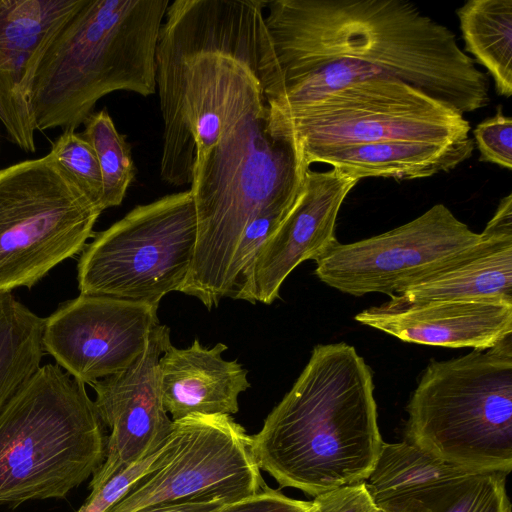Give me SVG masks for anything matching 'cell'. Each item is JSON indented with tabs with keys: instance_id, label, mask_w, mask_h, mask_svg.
Wrapping results in <instances>:
<instances>
[{
	"instance_id": "6da1fadb",
	"label": "cell",
	"mask_w": 512,
	"mask_h": 512,
	"mask_svg": "<svg viewBox=\"0 0 512 512\" xmlns=\"http://www.w3.org/2000/svg\"><path fill=\"white\" fill-rule=\"evenodd\" d=\"M264 23L277 82L350 58L376 66L460 113L487 106L489 78L451 29L404 0H272Z\"/></svg>"
},
{
	"instance_id": "7a4b0ae2",
	"label": "cell",
	"mask_w": 512,
	"mask_h": 512,
	"mask_svg": "<svg viewBox=\"0 0 512 512\" xmlns=\"http://www.w3.org/2000/svg\"><path fill=\"white\" fill-rule=\"evenodd\" d=\"M264 0H175L156 50L163 119L160 177L190 184L193 164L258 82L272 58Z\"/></svg>"
},
{
	"instance_id": "3957f363",
	"label": "cell",
	"mask_w": 512,
	"mask_h": 512,
	"mask_svg": "<svg viewBox=\"0 0 512 512\" xmlns=\"http://www.w3.org/2000/svg\"><path fill=\"white\" fill-rule=\"evenodd\" d=\"M251 439L258 467L281 487L316 497L365 482L383 443L369 365L347 343L316 345Z\"/></svg>"
},
{
	"instance_id": "277c9868",
	"label": "cell",
	"mask_w": 512,
	"mask_h": 512,
	"mask_svg": "<svg viewBox=\"0 0 512 512\" xmlns=\"http://www.w3.org/2000/svg\"><path fill=\"white\" fill-rule=\"evenodd\" d=\"M169 0H83L42 54L30 89L36 130H76L114 91L156 92Z\"/></svg>"
},
{
	"instance_id": "5b68a950",
	"label": "cell",
	"mask_w": 512,
	"mask_h": 512,
	"mask_svg": "<svg viewBox=\"0 0 512 512\" xmlns=\"http://www.w3.org/2000/svg\"><path fill=\"white\" fill-rule=\"evenodd\" d=\"M105 427L85 384L41 365L0 413V505L66 497L103 464Z\"/></svg>"
},
{
	"instance_id": "8992f818",
	"label": "cell",
	"mask_w": 512,
	"mask_h": 512,
	"mask_svg": "<svg viewBox=\"0 0 512 512\" xmlns=\"http://www.w3.org/2000/svg\"><path fill=\"white\" fill-rule=\"evenodd\" d=\"M406 441L478 471L512 469V335L486 349L432 360L408 406Z\"/></svg>"
},
{
	"instance_id": "52a82bcc",
	"label": "cell",
	"mask_w": 512,
	"mask_h": 512,
	"mask_svg": "<svg viewBox=\"0 0 512 512\" xmlns=\"http://www.w3.org/2000/svg\"><path fill=\"white\" fill-rule=\"evenodd\" d=\"M101 213L51 151L0 169V295L82 252Z\"/></svg>"
},
{
	"instance_id": "ba28073f",
	"label": "cell",
	"mask_w": 512,
	"mask_h": 512,
	"mask_svg": "<svg viewBox=\"0 0 512 512\" xmlns=\"http://www.w3.org/2000/svg\"><path fill=\"white\" fill-rule=\"evenodd\" d=\"M271 114L301 155L382 141L455 142L471 131L462 113L389 74L352 83L305 106H271Z\"/></svg>"
},
{
	"instance_id": "9c48e42d",
	"label": "cell",
	"mask_w": 512,
	"mask_h": 512,
	"mask_svg": "<svg viewBox=\"0 0 512 512\" xmlns=\"http://www.w3.org/2000/svg\"><path fill=\"white\" fill-rule=\"evenodd\" d=\"M197 239L190 190L138 205L95 234L77 265L80 294L159 304L180 292Z\"/></svg>"
},
{
	"instance_id": "30bf717a",
	"label": "cell",
	"mask_w": 512,
	"mask_h": 512,
	"mask_svg": "<svg viewBox=\"0 0 512 512\" xmlns=\"http://www.w3.org/2000/svg\"><path fill=\"white\" fill-rule=\"evenodd\" d=\"M172 458L142 477L105 512H139L195 501L233 503L261 492L263 481L251 435L230 415L194 414L173 421Z\"/></svg>"
},
{
	"instance_id": "8fae6325",
	"label": "cell",
	"mask_w": 512,
	"mask_h": 512,
	"mask_svg": "<svg viewBox=\"0 0 512 512\" xmlns=\"http://www.w3.org/2000/svg\"><path fill=\"white\" fill-rule=\"evenodd\" d=\"M481 238L439 203L382 234L347 244L336 240L315 259V275L353 296H391L462 259Z\"/></svg>"
},
{
	"instance_id": "7c38bea8",
	"label": "cell",
	"mask_w": 512,
	"mask_h": 512,
	"mask_svg": "<svg viewBox=\"0 0 512 512\" xmlns=\"http://www.w3.org/2000/svg\"><path fill=\"white\" fill-rule=\"evenodd\" d=\"M159 304L80 294L48 318L43 349L83 384L120 373L144 352Z\"/></svg>"
},
{
	"instance_id": "4fadbf2b",
	"label": "cell",
	"mask_w": 512,
	"mask_h": 512,
	"mask_svg": "<svg viewBox=\"0 0 512 512\" xmlns=\"http://www.w3.org/2000/svg\"><path fill=\"white\" fill-rule=\"evenodd\" d=\"M170 344L169 327L158 324L129 368L90 384L97 411L111 431L105 460L89 483L90 492L155 453L169 439L173 420L163 404L159 360Z\"/></svg>"
},
{
	"instance_id": "5bb4252c",
	"label": "cell",
	"mask_w": 512,
	"mask_h": 512,
	"mask_svg": "<svg viewBox=\"0 0 512 512\" xmlns=\"http://www.w3.org/2000/svg\"><path fill=\"white\" fill-rule=\"evenodd\" d=\"M358 181L335 168L308 169L293 206L242 276L233 299L273 303L299 264L315 260L337 240L339 210Z\"/></svg>"
},
{
	"instance_id": "9a60e30c",
	"label": "cell",
	"mask_w": 512,
	"mask_h": 512,
	"mask_svg": "<svg viewBox=\"0 0 512 512\" xmlns=\"http://www.w3.org/2000/svg\"><path fill=\"white\" fill-rule=\"evenodd\" d=\"M83 0H0V121L7 138L35 152L30 89L48 44Z\"/></svg>"
},
{
	"instance_id": "2e32d148",
	"label": "cell",
	"mask_w": 512,
	"mask_h": 512,
	"mask_svg": "<svg viewBox=\"0 0 512 512\" xmlns=\"http://www.w3.org/2000/svg\"><path fill=\"white\" fill-rule=\"evenodd\" d=\"M390 300L362 310L355 320L421 345L486 349L512 335V303L500 301Z\"/></svg>"
},
{
	"instance_id": "e0dca14e",
	"label": "cell",
	"mask_w": 512,
	"mask_h": 512,
	"mask_svg": "<svg viewBox=\"0 0 512 512\" xmlns=\"http://www.w3.org/2000/svg\"><path fill=\"white\" fill-rule=\"evenodd\" d=\"M227 349L224 343L203 347L197 338L187 348L167 347L159 360V377L163 404L173 421L239 411V395L251 384L237 360L222 357Z\"/></svg>"
},
{
	"instance_id": "ac0fdd59",
	"label": "cell",
	"mask_w": 512,
	"mask_h": 512,
	"mask_svg": "<svg viewBox=\"0 0 512 512\" xmlns=\"http://www.w3.org/2000/svg\"><path fill=\"white\" fill-rule=\"evenodd\" d=\"M481 236V241L462 259L395 295L409 302L472 300L512 303L511 193L500 200Z\"/></svg>"
},
{
	"instance_id": "d6986e66",
	"label": "cell",
	"mask_w": 512,
	"mask_h": 512,
	"mask_svg": "<svg viewBox=\"0 0 512 512\" xmlns=\"http://www.w3.org/2000/svg\"><path fill=\"white\" fill-rule=\"evenodd\" d=\"M471 137L455 142L433 143L382 141L315 149L302 154L307 167L323 163L360 180L427 178L455 169L468 160L474 150Z\"/></svg>"
},
{
	"instance_id": "ffe728a7",
	"label": "cell",
	"mask_w": 512,
	"mask_h": 512,
	"mask_svg": "<svg viewBox=\"0 0 512 512\" xmlns=\"http://www.w3.org/2000/svg\"><path fill=\"white\" fill-rule=\"evenodd\" d=\"M481 471L403 491L374 502L386 512H511L506 476Z\"/></svg>"
},
{
	"instance_id": "44dd1931",
	"label": "cell",
	"mask_w": 512,
	"mask_h": 512,
	"mask_svg": "<svg viewBox=\"0 0 512 512\" xmlns=\"http://www.w3.org/2000/svg\"><path fill=\"white\" fill-rule=\"evenodd\" d=\"M465 50L489 72L499 95H512V0H469L456 10Z\"/></svg>"
},
{
	"instance_id": "7402d4cb",
	"label": "cell",
	"mask_w": 512,
	"mask_h": 512,
	"mask_svg": "<svg viewBox=\"0 0 512 512\" xmlns=\"http://www.w3.org/2000/svg\"><path fill=\"white\" fill-rule=\"evenodd\" d=\"M44 324L11 293L0 295V413L41 366Z\"/></svg>"
},
{
	"instance_id": "603a6c76",
	"label": "cell",
	"mask_w": 512,
	"mask_h": 512,
	"mask_svg": "<svg viewBox=\"0 0 512 512\" xmlns=\"http://www.w3.org/2000/svg\"><path fill=\"white\" fill-rule=\"evenodd\" d=\"M481 472L445 461L408 441H383L364 485L375 502L391 495Z\"/></svg>"
},
{
	"instance_id": "cb8c5ba5",
	"label": "cell",
	"mask_w": 512,
	"mask_h": 512,
	"mask_svg": "<svg viewBox=\"0 0 512 512\" xmlns=\"http://www.w3.org/2000/svg\"><path fill=\"white\" fill-rule=\"evenodd\" d=\"M81 136L94 149L103 183V210L122 203L135 176L131 146L116 129L106 109L93 112Z\"/></svg>"
},
{
	"instance_id": "d4e9b609",
	"label": "cell",
	"mask_w": 512,
	"mask_h": 512,
	"mask_svg": "<svg viewBox=\"0 0 512 512\" xmlns=\"http://www.w3.org/2000/svg\"><path fill=\"white\" fill-rule=\"evenodd\" d=\"M382 74L388 73L360 60L338 59L275 87L269 101L276 109L297 108L317 102L352 83Z\"/></svg>"
},
{
	"instance_id": "484cf974",
	"label": "cell",
	"mask_w": 512,
	"mask_h": 512,
	"mask_svg": "<svg viewBox=\"0 0 512 512\" xmlns=\"http://www.w3.org/2000/svg\"><path fill=\"white\" fill-rule=\"evenodd\" d=\"M57 162L102 211L103 183L100 166L92 146L74 130H64L52 144Z\"/></svg>"
},
{
	"instance_id": "4316f807",
	"label": "cell",
	"mask_w": 512,
	"mask_h": 512,
	"mask_svg": "<svg viewBox=\"0 0 512 512\" xmlns=\"http://www.w3.org/2000/svg\"><path fill=\"white\" fill-rule=\"evenodd\" d=\"M291 207L273 208L263 211L246 225L236 245L229 268L228 286L230 298L234 297L242 276L251 267Z\"/></svg>"
},
{
	"instance_id": "83f0119b",
	"label": "cell",
	"mask_w": 512,
	"mask_h": 512,
	"mask_svg": "<svg viewBox=\"0 0 512 512\" xmlns=\"http://www.w3.org/2000/svg\"><path fill=\"white\" fill-rule=\"evenodd\" d=\"M480 161L512 169V118L501 111L484 119L473 130Z\"/></svg>"
},
{
	"instance_id": "f1b7e54d",
	"label": "cell",
	"mask_w": 512,
	"mask_h": 512,
	"mask_svg": "<svg viewBox=\"0 0 512 512\" xmlns=\"http://www.w3.org/2000/svg\"><path fill=\"white\" fill-rule=\"evenodd\" d=\"M312 501L292 499L266 486L258 494L225 504L212 512H310Z\"/></svg>"
},
{
	"instance_id": "f546056e",
	"label": "cell",
	"mask_w": 512,
	"mask_h": 512,
	"mask_svg": "<svg viewBox=\"0 0 512 512\" xmlns=\"http://www.w3.org/2000/svg\"><path fill=\"white\" fill-rule=\"evenodd\" d=\"M312 502L310 512H375L377 509L364 482L323 493Z\"/></svg>"
},
{
	"instance_id": "4dcf8cb0",
	"label": "cell",
	"mask_w": 512,
	"mask_h": 512,
	"mask_svg": "<svg viewBox=\"0 0 512 512\" xmlns=\"http://www.w3.org/2000/svg\"><path fill=\"white\" fill-rule=\"evenodd\" d=\"M225 504L222 500H195L156 506L139 512H212Z\"/></svg>"
},
{
	"instance_id": "1f68e13d",
	"label": "cell",
	"mask_w": 512,
	"mask_h": 512,
	"mask_svg": "<svg viewBox=\"0 0 512 512\" xmlns=\"http://www.w3.org/2000/svg\"><path fill=\"white\" fill-rule=\"evenodd\" d=\"M375 512H386V511H384L383 509L377 507Z\"/></svg>"
}]
</instances>
